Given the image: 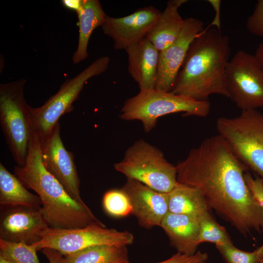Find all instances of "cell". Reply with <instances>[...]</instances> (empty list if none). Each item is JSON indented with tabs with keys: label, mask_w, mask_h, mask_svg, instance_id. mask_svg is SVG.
I'll use <instances>...</instances> for the list:
<instances>
[{
	"label": "cell",
	"mask_w": 263,
	"mask_h": 263,
	"mask_svg": "<svg viewBox=\"0 0 263 263\" xmlns=\"http://www.w3.org/2000/svg\"><path fill=\"white\" fill-rule=\"evenodd\" d=\"M207 258L208 255L207 253H203L200 251L191 256L177 252L169 259L157 263H201L206 262Z\"/></svg>",
	"instance_id": "cell-29"
},
{
	"label": "cell",
	"mask_w": 263,
	"mask_h": 263,
	"mask_svg": "<svg viewBox=\"0 0 263 263\" xmlns=\"http://www.w3.org/2000/svg\"><path fill=\"white\" fill-rule=\"evenodd\" d=\"M160 226L178 252L188 256L193 255L197 252L200 244L198 217L169 211Z\"/></svg>",
	"instance_id": "cell-17"
},
{
	"label": "cell",
	"mask_w": 263,
	"mask_h": 263,
	"mask_svg": "<svg viewBox=\"0 0 263 263\" xmlns=\"http://www.w3.org/2000/svg\"><path fill=\"white\" fill-rule=\"evenodd\" d=\"M176 167L177 182L198 189L209 208L241 234L263 233V208L244 179L248 169L221 135L205 139Z\"/></svg>",
	"instance_id": "cell-1"
},
{
	"label": "cell",
	"mask_w": 263,
	"mask_h": 263,
	"mask_svg": "<svg viewBox=\"0 0 263 263\" xmlns=\"http://www.w3.org/2000/svg\"><path fill=\"white\" fill-rule=\"evenodd\" d=\"M84 2V0H63L62 3L64 7L76 12L80 9Z\"/></svg>",
	"instance_id": "cell-31"
},
{
	"label": "cell",
	"mask_w": 263,
	"mask_h": 263,
	"mask_svg": "<svg viewBox=\"0 0 263 263\" xmlns=\"http://www.w3.org/2000/svg\"><path fill=\"white\" fill-rule=\"evenodd\" d=\"M216 127L242 163L263 180V113L242 111L235 117L219 118Z\"/></svg>",
	"instance_id": "cell-7"
},
{
	"label": "cell",
	"mask_w": 263,
	"mask_h": 263,
	"mask_svg": "<svg viewBox=\"0 0 263 263\" xmlns=\"http://www.w3.org/2000/svg\"><path fill=\"white\" fill-rule=\"evenodd\" d=\"M110 59L101 56L75 77L67 79L57 93L40 107L29 106L28 118L32 131L41 140L48 136L64 114L72 110L73 103L77 99L85 83L108 69Z\"/></svg>",
	"instance_id": "cell-5"
},
{
	"label": "cell",
	"mask_w": 263,
	"mask_h": 263,
	"mask_svg": "<svg viewBox=\"0 0 263 263\" xmlns=\"http://www.w3.org/2000/svg\"><path fill=\"white\" fill-rule=\"evenodd\" d=\"M199 243H211L215 246L232 243L225 229L214 219L209 211L198 217Z\"/></svg>",
	"instance_id": "cell-23"
},
{
	"label": "cell",
	"mask_w": 263,
	"mask_h": 263,
	"mask_svg": "<svg viewBox=\"0 0 263 263\" xmlns=\"http://www.w3.org/2000/svg\"><path fill=\"white\" fill-rule=\"evenodd\" d=\"M76 13L79 37L77 48L72 57L74 64L87 58V48L91 36L94 29L102 26L107 16L98 0H84L81 7Z\"/></svg>",
	"instance_id": "cell-19"
},
{
	"label": "cell",
	"mask_w": 263,
	"mask_h": 263,
	"mask_svg": "<svg viewBox=\"0 0 263 263\" xmlns=\"http://www.w3.org/2000/svg\"><path fill=\"white\" fill-rule=\"evenodd\" d=\"M201 263H206V262H202Z\"/></svg>",
	"instance_id": "cell-35"
},
{
	"label": "cell",
	"mask_w": 263,
	"mask_h": 263,
	"mask_svg": "<svg viewBox=\"0 0 263 263\" xmlns=\"http://www.w3.org/2000/svg\"><path fill=\"white\" fill-rule=\"evenodd\" d=\"M186 0H170L161 12L155 23L145 38L160 52L170 45L178 37L183 26L184 19L178 9Z\"/></svg>",
	"instance_id": "cell-18"
},
{
	"label": "cell",
	"mask_w": 263,
	"mask_h": 263,
	"mask_svg": "<svg viewBox=\"0 0 263 263\" xmlns=\"http://www.w3.org/2000/svg\"><path fill=\"white\" fill-rule=\"evenodd\" d=\"M41 239L34 244L37 251L44 248L55 249L64 256L88 247L113 245L128 246L132 244L133 235L128 231L107 228L103 224L94 223L83 227H48L41 234Z\"/></svg>",
	"instance_id": "cell-9"
},
{
	"label": "cell",
	"mask_w": 263,
	"mask_h": 263,
	"mask_svg": "<svg viewBox=\"0 0 263 263\" xmlns=\"http://www.w3.org/2000/svg\"><path fill=\"white\" fill-rule=\"evenodd\" d=\"M246 27L251 34L263 37V0L256 2L253 13L247 19Z\"/></svg>",
	"instance_id": "cell-28"
},
{
	"label": "cell",
	"mask_w": 263,
	"mask_h": 263,
	"mask_svg": "<svg viewBox=\"0 0 263 263\" xmlns=\"http://www.w3.org/2000/svg\"><path fill=\"white\" fill-rule=\"evenodd\" d=\"M230 54L227 36L218 29H204L191 43L170 92L198 100H207L213 94L229 97L226 69Z\"/></svg>",
	"instance_id": "cell-2"
},
{
	"label": "cell",
	"mask_w": 263,
	"mask_h": 263,
	"mask_svg": "<svg viewBox=\"0 0 263 263\" xmlns=\"http://www.w3.org/2000/svg\"><path fill=\"white\" fill-rule=\"evenodd\" d=\"M103 206L108 214L115 217H126L132 212L130 200L122 189L106 191L103 197Z\"/></svg>",
	"instance_id": "cell-25"
},
{
	"label": "cell",
	"mask_w": 263,
	"mask_h": 263,
	"mask_svg": "<svg viewBox=\"0 0 263 263\" xmlns=\"http://www.w3.org/2000/svg\"><path fill=\"white\" fill-rule=\"evenodd\" d=\"M260 263H263V258L261 260Z\"/></svg>",
	"instance_id": "cell-34"
},
{
	"label": "cell",
	"mask_w": 263,
	"mask_h": 263,
	"mask_svg": "<svg viewBox=\"0 0 263 263\" xmlns=\"http://www.w3.org/2000/svg\"><path fill=\"white\" fill-rule=\"evenodd\" d=\"M204 30V23L201 20L192 17L184 19L177 38L159 52L156 90L166 92L172 91L191 43Z\"/></svg>",
	"instance_id": "cell-12"
},
{
	"label": "cell",
	"mask_w": 263,
	"mask_h": 263,
	"mask_svg": "<svg viewBox=\"0 0 263 263\" xmlns=\"http://www.w3.org/2000/svg\"><path fill=\"white\" fill-rule=\"evenodd\" d=\"M59 122L50 134L40 141L43 164L74 199L85 203L80 192V180L74 155L65 148L60 135Z\"/></svg>",
	"instance_id": "cell-11"
},
{
	"label": "cell",
	"mask_w": 263,
	"mask_h": 263,
	"mask_svg": "<svg viewBox=\"0 0 263 263\" xmlns=\"http://www.w3.org/2000/svg\"><path fill=\"white\" fill-rule=\"evenodd\" d=\"M49 263H66L64 256L59 252L49 248L41 250Z\"/></svg>",
	"instance_id": "cell-30"
},
{
	"label": "cell",
	"mask_w": 263,
	"mask_h": 263,
	"mask_svg": "<svg viewBox=\"0 0 263 263\" xmlns=\"http://www.w3.org/2000/svg\"><path fill=\"white\" fill-rule=\"evenodd\" d=\"M125 51L128 55L129 73L138 84L140 91L155 89L159 51L146 38Z\"/></svg>",
	"instance_id": "cell-16"
},
{
	"label": "cell",
	"mask_w": 263,
	"mask_h": 263,
	"mask_svg": "<svg viewBox=\"0 0 263 263\" xmlns=\"http://www.w3.org/2000/svg\"><path fill=\"white\" fill-rule=\"evenodd\" d=\"M0 205L1 208L18 207L40 208L41 200L26 188L21 181L0 163Z\"/></svg>",
	"instance_id": "cell-20"
},
{
	"label": "cell",
	"mask_w": 263,
	"mask_h": 263,
	"mask_svg": "<svg viewBox=\"0 0 263 263\" xmlns=\"http://www.w3.org/2000/svg\"><path fill=\"white\" fill-rule=\"evenodd\" d=\"M114 168L127 179L162 193L169 192L177 183L176 166L169 162L161 150L143 139L129 148Z\"/></svg>",
	"instance_id": "cell-6"
},
{
	"label": "cell",
	"mask_w": 263,
	"mask_h": 263,
	"mask_svg": "<svg viewBox=\"0 0 263 263\" xmlns=\"http://www.w3.org/2000/svg\"><path fill=\"white\" fill-rule=\"evenodd\" d=\"M40 208L18 207L1 208L0 239L32 244L41 239L49 227Z\"/></svg>",
	"instance_id": "cell-14"
},
{
	"label": "cell",
	"mask_w": 263,
	"mask_h": 263,
	"mask_svg": "<svg viewBox=\"0 0 263 263\" xmlns=\"http://www.w3.org/2000/svg\"><path fill=\"white\" fill-rule=\"evenodd\" d=\"M169 211L199 217L211 209L197 188L177 183L169 193Z\"/></svg>",
	"instance_id": "cell-21"
},
{
	"label": "cell",
	"mask_w": 263,
	"mask_h": 263,
	"mask_svg": "<svg viewBox=\"0 0 263 263\" xmlns=\"http://www.w3.org/2000/svg\"><path fill=\"white\" fill-rule=\"evenodd\" d=\"M127 246H94L65 256L66 263H129Z\"/></svg>",
	"instance_id": "cell-22"
},
{
	"label": "cell",
	"mask_w": 263,
	"mask_h": 263,
	"mask_svg": "<svg viewBox=\"0 0 263 263\" xmlns=\"http://www.w3.org/2000/svg\"><path fill=\"white\" fill-rule=\"evenodd\" d=\"M161 12L152 5L139 8L123 17L107 16L101 28L113 41L115 50H126L145 38Z\"/></svg>",
	"instance_id": "cell-13"
},
{
	"label": "cell",
	"mask_w": 263,
	"mask_h": 263,
	"mask_svg": "<svg viewBox=\"0 0 263 263\" xmlns=\"http://www.w3.org/2000/svg\"><path fill=\"white\" fill-rule=\"evenodd\" d=\"M25 83V80H19L0 85V124L19 167L25 164L32 133L28 118L29 105L23 95Z\"/></svg>",
	"instance_id": "cell-8"
},
{
	"label": "cell",
	"mask_w": 263,
	"mask_h": 263,
	"mask_svg": "<svg viewBox=\"0 0 263 263\" xmlns=\"http://www.w3.org/2000/svg\"><path fill=\"white\" fill-rule=\"evenodd\" d=\"M254 56L263 72V40L259 44Z\"/></svg>",
	"instance_id": "cell-32"
},
{
	"label": "cell",
	"mask_w": 263,
	"mask_h": 263,
	"mask_svg": "<svg viewBox=\"0 0 263 263\" xmlns=\"http://www.w3.org/2000/svg\"><path fill=\"white\" fill-rule=\"evenodd\" d=\"M244 179L255 199L263 208V180L257 175L253 177L248 171L244 174ZM256 250L261 261L263 258V244Z\"/></svg>",
	"instance_id": "cell-27"
},
{
	"label": "cell",
	"mask_w": 263,
	"mask_h": 263,
	"mask_svg": "<svg viewBox=\"0 0 263 263\" xmlns=\"http://www.w3.org/2000/svg\"><path fill=\"white\" fill-rule=\"evenodd\" d=\"M229 98L242 111L263 108V72L254 55L237 52L226 69Z\"/></svg>",
	"instance_id": "cell-10"
},
{
	"label": "cell",
	"mask_w": 263,
	"mask_h": 263,
	"mask_svg": "<svg viewBox=\"0 0 263 263\" xmlns=\"http://www.w3.org/2000/svg\"><path fill=\"white\" fill-rule=\"evenodd\" d=\"M0 263H13L10 260L4 257L1 255H0Z\"/></svg>",
	"instance_id": "cell-33"
},
{
	"label": "cell",
	"mask_w": 263,
	"mask_h": 263,
	"mask_svg": "<svg viewBox=\"0 0 263 263\" xmlns=\"http://www.w3.org/2000/svg\"><path fill=\"white\" fill-rule=\"evenodd\" d=\"M210 110L207 100H198L188 96L156 89L140 91L128 99L121 108L120 118L139 120L144 130L150 131L158 118L170 113L183 112L185 116H207Z\"/></svg>",
	"instance_id": "cell-4"
},
{
	"label": "cell",
	"mask_w": 263,
	"mask_h": 263,
	"mask_svg": "<svg viewBox=\"0 0 263 263\" xmlns=\"http://www.w3.org/2000/svg\"><path fill=\"white\" fill-rule=\"evenodd\" d=\"M128 197L132 214L146 229L159 226L169 212L168 194L157 191L133 179H127L121 188Z\"/></svg>",
	"instance_id": "cell-15"
},
{
	"label": "cell",
	"mask_w": 263,
	"mask_h": 263,
	"mask_svg": "<svg viewBox=\"0 0 263 263\" xmlns=\"http://www.w3.org/2000/svg\"><path fill=\"white\" fill-rule=\"evenodd\" d=\"M34 244L15 243L0 239V255L13 263H40Z\"/></svg>",
	"instance_id": "cell-24"
},
{
	"label": "cell",
	"mask_w": 263,
	"mask_h": 263,
	"mask_svg": "<svg viewBox=\"0 0 263 263\" xmlns=\"http://www.w3.org/2000/svg\"><path fill=\"white\" fill-rule=\"evenodd\" d=\"M226 263H260L256 249L252 252L244 251L236 247L233 243L216 246Z\"/></svg>",
	"instance_id": "cell-26"
},
{
	"label": "cell",
	"mask_w": 263,
	"mask_h": 263,
	"mask_svg": "<svg viewBox=\"0 0 263 263\" xmlns=\"http://www.w3.org/2000/svg\"><path fill=\"white\" fill-rule=\"evenodd\" d=\"M14 171L26 188L33 190L39 196L41 212L50 227L74 228L94 223L103 224L85 203L71 197L45 169L40 141L34 132L31 133L24 166H15Z\"/></svg>",
	"instance_id": "cell-3"
}]
</instances>
